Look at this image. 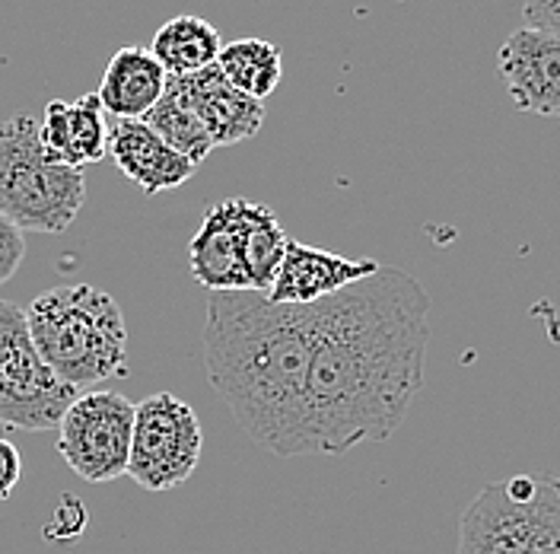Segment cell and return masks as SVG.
Segmentation results:
<instances>
[{
  "label": "cell",
  "instance_id": "1",
  "mask_svg": "<svg viewBox=\"0 0 560 554\" xmlns=\"http://www.w3.org/2000/svg\"><path fill=\"white\" fill-rule=\"evenodd\" d=\"M430 297L418 277L380 265L325 300L306 389L310 455L388 440L423 389Z\"/></svg>",
  "mask_w": 560,
  "mask_h": 554
},
{
  "label": "cell",
  "instance_id": "2",
  "mask_svg": "<svg viewBox=\"0 0 560 554\" xmlns=\"http://www.w3.org/2000/svg\"><path fill=\"white\" fill-rule=\"evenodd\" d=\"M325 300L271 303L265 293H208L205 367L245 434L278 455H310L306 389Z\"/></svg>",
  "mask_w": 560,
  "mask_h": 554
},
{
  "label": "cell",
  "instance_id": "3",
  "mask_svg": "<svg viewBox=\"0 0 560 554\" xmlns=\"http://www.w3.org/2000/svg\"><path fill=\"white\" fill-rule=\"evenodd\" d=\"M35 350L77 395L128 377V325L121 307L90 284H65L26 307Z\"/></svg>",
  "mask_w": 560,
  "mask_h": 554
},
{
  "label": "cell",
  "instance_id": "4",
  "mask_svg": "<svg viewBox=\"0 0 560 554\" xmlns=\"http://www.w3.org/2000/svg\"><path fill=\"white\" fill-rule=\"evenodd\" d=\"M86 201L83 170L61 163L33 112L0 122V213L23 233H65Z\"/></svg>",
  "mask_w": 560,
  "mask_h": 554
},
{
  "label": "cell",
  "instance_id": "5",
  "mask_svg": "<svg viewBox=\"0 0 560 554\" xmlns=\"http://www.w3.org/2000/svg\"><path fill=\"white\" fill-rule=\"evenodd\" d=\"M455 554H560V478L485 485L458 517Z\"/></svg>",
  "mask_w": 560,
  "mask_h": 554
},
{
  "label": "cell",
  "instance_id": "6",
  "mask_svg": "<svg viewBox=\"0 0 560 554\" xmlns=\"http://www.w3.org/2000/svg\"><path fill=\"white\" fill-rule=\"evenodd\" d=\"M77 392L35 350L26 310L0 300V424L13 430H58Z\"/></svg>",
  "mask_w": 560,
  "mask_h": 554
},
{
  "label": "cell",
  "instance_id": "7",
  "mask_svg": "<svg viewBox=\"0 0 560 554\" xmlns=\"http://www.w3.org/2000/svg\"><path fill=\"white\" fill-rule=\"evenodd\" d=\"M205 450V430L195 408L173 392H153L135 405L128 475L150 494L185 485Z\"/></svg>",
  "mask_w": 560,
  "mask_h": 554
},
{
  "label": "cell",
  "instance_id": "8",
  "mask_svg": "<svg viewBox=\"0 0 560 554\" xmlns=\"http://www.w3.org/2000/svg\"><path fill=\"white\" fill-rule=\"evenodd\" d=\"M135 402L121 392H80L58 424V452L83 482L105 485L128 475Z\"/></svg>",
  "mask_w": 560,
  "mask_h": 554
},
{
  "label": "cell",
  "instance_id": "9",
  "mask_svg": "<svg viewBox=\"0 0 560 554\" xmlns=\"http://www.w3.org/2000/svg\"><path fill=\"white\" fill-rule=\"evenodd\" d=\"M497 70L520 112L560 118V35L513 30L497 51Z\"/></svg>",
  "mask_w": 560,
  "mask_h": 554
},
{
  "label": "cell",
  "instance_id": "10",
  "mask_svg": "<svg viewBox=\"0 0 560 554\" xmlns=\"http://www.w3.org/2000/svg\"><path fill=\"white\" fill-rule=\"evenodd\" d=\"M380 272L376 258H345L325 249L290 240L278 277L268 290L271 303H290V307H313L318 300H328L341 293L345 287L366 280Z\"/></svg>",
  "mask_w": 560,
  "mask_h": 554
},
{
  "label": "cell",
  "instance_id": "11",
  "mask_svg": "<svg viewBox=\"0 0 560 554\" xmlns=\"http://www.w3.org/2000/svg\"><path fill=\"white\" fill-rule=\"evenodd\" d=\"M175 90L191 105V112L208 128L213 147H233L243 140L255 138L268 118L265 103L240 93L217 65L198 70L191 77H170Z\"/></svg>",
  "mask_w": 560,
  "mask_h": 554
},
{
  "label": "cell",
  "instance_id": "12",
  "mask_svg": "<svg viewBox=\"0 0 560 554\" xmlns=\"http://www.w3.org/2000/svg\"><path fill=\"white\" fill-rule=\"evenodd\" d=\"M108 160L138 185L143 195H160L185 185L198 166L178 157L140 118H118L108 128Z\"/></svg>",
  "mask_w": 560,
  "mask_h": 554
},
{
  "label": "cell",
  "instance_id": "13",
  "mask_svg": "<svg viewBox=\"0 0 560 554\" xmlns=\"http://www.w3.org/2000/svg\"><path fill=\"white\" fill-rule=\"evenodd\" d=\"M188 265L195 280L208 293H233L248 290V277L240 245V220H236V198L217 201L205 210L198 233L188 243Z\"/></svg>",
  "mask_w": 560,
  "mask_h": 554
},
{
  "label": "cell",
  "instance_id": "14",
  "mask_svg": "<svg viewBox=\"0 0 560 554\" xmlns=\"http://www.w3.org/2000/svg\"><path fill=\"white\" fill-rule=\"evenodd\" d=\"M38 131L45 147L77 170L108 157V115L96 93H83L73 103L51 100L38 118Z\"/></svg>",
  "mask_w": 560,
  "mask_h": 554
},
{
  "label": "cell",
  "instance_id": "15",
  "mask_svg": "<svg viewBox=\"0 0 560 554\" xmlns=\"http://www.w3.org/2000/svg\"><path fill=\"white\" fill-rule=\"evenodd\" d=\"M166 80H170V73L160 68V61L150 55V48L128 45L108 58L96 96L103 103L105 115L112 112L115 118H143L153 105L160 103Z\"/></svg>",
  "mask_w": 560,
  "mask_h": 554
},
{
  "label": "cell",
  "instance_id": "16",
  "mask_svg": "<svg viewBox=\"0 0 560 554\" xmlns=\"http://www.w3.org/2000/svg\"><path fill=\"white\" fill-rule=\"evenodd\" d=\"M236 220H240V245H243L248 290L268 297L290 236L280 227L278 213L268 205H255V201L236 198Z\"/></svg>",
  "mask_w": 560,
  "mask_h": 554
},
{
  "label": "cell",
  "instance_id": "17",
  "mask_svg": "<svg viewBox=\"0 0 560 554\" xmlns=\"http://www.w3.org/2000/svg\"><path fill=\"white\" fill-rule=\"evenodd\" d=\"M220 48H223L220 30L195 13L173 16L153 33V42H150V55L170 77H191L198 70L217 65Z\"/></svg>",
  "mask_w": 560,
  "mask_h": 554
},
{
  "label": "cell",
  "instance_id": "18",
  "mask_svg": "<svg viewBox=\"0 0 560 554\" xmlns=\"http://www.w3.org/2000/svg\"><path fill=\"white\" fill-rule=\"evenodd\" d=\"M217 68L240 93L265 103L283 80V51L268 38L245 35L220 48Z\"/></svg>",
  "mask_w": 560,
  "mask_h": 554
},
{
  "label": "cell",
  "instance_id": "19",
  "mask_svg": "<svg viewBox=\"0 0 560 554\" xmlns=\"http://www.w3.org/2000/svg\"><path fill=\"white\" fill-rule=\"evenodd\" d=\"M150 131H156L160 138L173 147L178 157H185L191 166H201L213 150L208 128L201 125V118L191 112V105L185 103V96L175 90L173 80H166V90L160 96V103L153 105L143 118H140Z\"/></svg>",
  "mask_w": 560,
  "mask_h": 554
},
{
  "label": "cell",
  "instance_id": "20",
  "mask_svg": "<svg viewBox=\"0 0 560 554\" xmlns=\"http://www.w3.org/2000/svg\"><path fill=\"white\" fill-rule=\"evenodd\" d=\"M86 522H90V513H86V507L68 494V497H61V504L55 507V513H51V522L45 526V539H58V542H70V539H77L83 529H86Z\"/></svg>",
  "mask_w": 560,
  "mask_h": 554
},
{
  "label": "cell",
  "instance_id": "21",
  "mask_svg": "<svg viewBox=\"0 0 560 554\" xmlns=\"http://www.w3.org/2000/svg\"><path fill=\"white\" fill-rule=\"evenodd\" d=\"M23 258H26V233L0 213V284H7L20 272Z\"/></svg>",
  "mask_w": 560,
  "mask_h": 554
},
{
  "label": "cell",
  "instance_id": "22",
  "mask_svg": "<svg viewBox=\"0 0 560 554\" xmlns=\"http://www.w3.org/2000/svg\"><path fill=\"white\" fill-rule=\"evenodd\" d=\"M523 20L532 30L560 35V0H523Z\"/></svg>",
  "mask_w": 560,
  "mask_h": 554
},
{
  "label": "cell",
  "instance_id": "23",
  "mask_svg": "<svg viewBox=\"0 0 560 554\" xmlns=\"http://www.w3.org/2000/svg\"><path fill=\"white\" fill-rule=\"evenodd\" d=\"M23 478V459L20 450L7 440H0V500H7L13 494V487Z\"/></svg>",
  "mask_w": 560,
  "mask_h": 554
},
{
  "label": "cell",
  "instance_id": "24",
  "mask_svg": "<svg viewBox=\"0 0 560 554\" xmlns=\"http://www.w3.org/2000/svg\"><path fill=\"white\" fill-rule=\"evenodd\" d=\"M0 440H3V437H0Z\"/></svg>",
  "mask_w": 560,
  "mask_h": 554
}]
</instances>
